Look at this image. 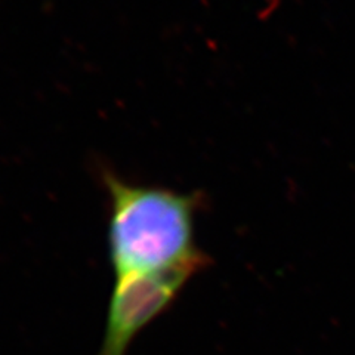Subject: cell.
Wrapping results in <instances>:
<instances>
[{
	"label": "cell",
	"mask_w": 355,
	"mask_h": 355,
	"mask_svg": "<svg viewBox=\"0 0 355 355\" xmlns=\"http://www.w3.org/2000/svg\"><path fill=\"white\" fill-rule=\"evenodd\" d=\"M196 272L178 268L116 277L96 355H126L130 343L175 302Z\"/></svg>",
	"instance_id": "obj_2"
},
{
	"label": "cell",
	"mask_w": 355,
	"mask_h": 355,
	"mask_svg": "<svg viewBox=\"0 0 355 355\" xmlns=\"http://www.w3.org/2000/svg\"><path fill=\"white\" fill-rule=\"evenodd\" d=\"M108 253L116 277L190 268L207 262L194 241L198 200L190 194L133 185L107 173Z\"/></svg>",
	"instance_id": "obj_1"
}]
</instances>
